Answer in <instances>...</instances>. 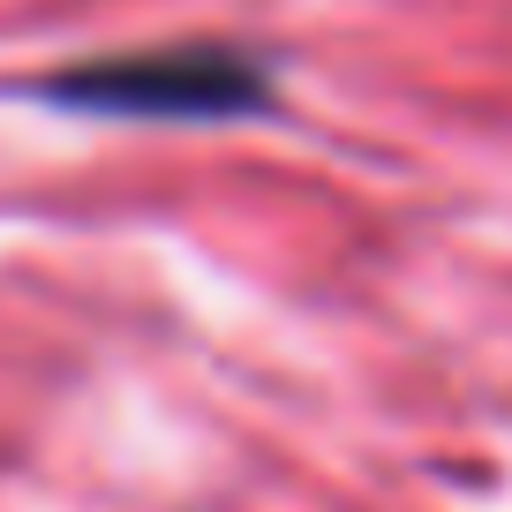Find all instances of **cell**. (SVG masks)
Returning a JSON list of instances; mask_svg holds the SVG:
<instances>
[{
    "label": "cell",
    "mask_w": 512,
    "mask_h": 512,
    "mask_svg": "<svg viewBox=\"0 0 512 512\" xmlns=\"http://www.w3.org/2000/svg\"><path fill=\"white\" fill-rule=\"evenodd\" d=\"M61 91L91 113H181V121H219L249 113L264 98V76L226 53H166V61H113L61 76Z\"/></svg>",
    "instance_id": "cell-1"
}]
</instances>
